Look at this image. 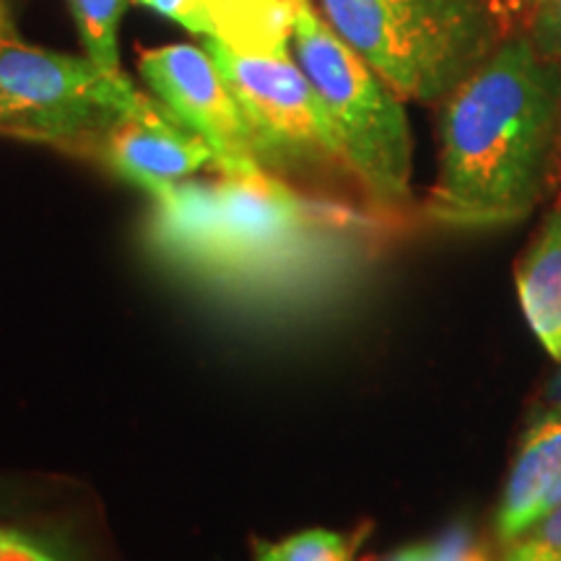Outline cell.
Masks as SVG:
<instances>
[{
    "instance_id": "1",
    "label": "cell",
    "mask_w": 561,
    "mask_h": 561,
    "mask_svg": "<svg viewBox=\"0 0 561 561\" xmlns=\"http://www.w3.org/2000/svg\"><path fill=\"white\" fill-rule=\"evenodd\" d=\"M426 216L453 229L523 221L543 198L561 121V68L510 39L442 100Z\"/></svg>"
},
{
    "instance_id": "2",
    "label": "cell",
    "mask_w": 561,
    "mask_h": 561,
    "mask_svg": "<svg viewBox=\"0 0 561 561\" xmlns=\"http://www.w3.org/2000/svg\"><path fill=\"white\" fill-rule=\"evenodd\" d=\"M364 219L341 201L294 191L268 172L185 180L153 198V255L216 291L284 294L343 255Z\"/></svg>"
},
{
    "instance_id": "3",
    "label": "cell",
    "mask_w": 561,
    "mask_h": 561,
    "mask_svg": "<svg viewBox=\"0 0 561 561\" xmlns=\"http://www.w3.org/2000/svg\"><path fill=\"white\" fill-rule=\"evenodd\" d=\"M320 13L401 100L442 102L496 50L481 0H320Z\"/></svg>"
},
{
    "instance_id": "4",
    "label": "cell",
    "mask_w": 561,
    "mask_h": 561,
    "mask_svg": "<svg viewBox=\"0 0 561 561\" xmlns=\"http://www.w3.org/2000/svg\"><path fill=\"white\" fill-rule=\"evenodd\" d=\"M291 53L318 91L341 149L377 210L411 201L413 144L401 96L364 62L310 0H297Z\"/></svg>"
},
{
    "instance_id": "5",
    "label": "cell",
    "mask_w": 561,
    "mask_h": 561,
    "mask_svg": "<svg viewBox=\"0 0 561 561\" xmlns=\"http://www.w3.org/2000/svg\"><path fill=\"white\" fill-rule=\"evenodd\" d=\"M144 100L125 73L21 39L0 0V136L96 161L110 130Z\"/></svg>"
},
{
    "instance_id": "6",
    "label": "cell",
    "mask_w": 561,
    "mask_h": 561,
    "mask_svg": "<svg viewBox=\"0 0 561 561\" xmlns=\"http://www.w3.org/2000/svg\"><path fill=\"white\" fill-rule=\"evenodd\" d=\"M206 50L240 104L263 172L322 201H339L343 182L359 187L318 91L291 50L248 55L214 37H206Z\"/></svg>"
},
{
    "instance_id": "7",
    "label": "cell",
    "mask_w": 561,
    "mask_h": 561,
    "mask_svg": "<svg viewBox=\"0 0 561 561\" xmlns=\"http://www.w3.org/2000/svg\"><path fill=\"white\" fill-rule=\"evenodd\" d=\"M138 68L153 96L210 146L216 170L231 178L263 172L240 104L208 50L193 45L157 47L140 53Z\"/></svg>"
},
{
    "instance_id": "8",
    "label": "cell",
    "mask_w": 561,
    "mask_h": 561,
    "mask_svg": "<svg viewBox=\"0 0 561 561\" xmlns=\"http://www.w3.org/2000/svg\"><path fill=\"white\" fill-rule=\"evenodd\" d=\"M96 161L151 198L185 182L201 167H216L206 140L149 94L110 130Z\"/></svg>"
},
{
    "instance_id": "9",
    "label": "cell",
    "mask_w": 561,
    "mask_h": 561,
    "mask_svg": "<svg viewBox=\"0 0 561 561\" xmlns=\"http://www.w3.org/2000/svg\"><path fill=\"white\" fill-rule=\"evenodd\" d=\"M561 479V411L551 409L525 432L504 486L496 533L504 543H515L543 517L546 500Z\"/></svg>"
},
{
    "instance_id": "10",
    "label": "cell",
    "mask_w": 561,
    "mask_h": 561,
    "mask_svg": "<svg viewBox=\"0 0 561 561\" xmlns=\"http://www.w3.org/2000/svg\"><path fill=\"white\" fill-rule=\"evenodd\" d=\"M201 34L237 53L273 55L291 50L297 0H193Z\"/></svg>"
},
{
    "instance_id": "11",
    "label": "cell",
    "mask_w": 561,
    "mask_h": 561,
    "mask_svg": "<svg viewBox=\"0 0 561 561\" xmlns=\"http://www.w3.org/2000/svg\"><path fill=\"white\" fill-rule=\"evenodd\" d=\"M515 284L530 331L561 362V210L549 216L525 252Z\"/></svg>"
},
{
    "instance_id": "12",
    "label": "cell",
    "mask_w": 561,
    "mask_h": 561,
    "mask_svg": "<svg viewBox=\"0 0 561 561\" xmlns=\"http://www.w3.org/2000/svg\"><path fill=\"white\" fill-rule=\"evenodd\" d=\"M79 24L83 47L89 60L104 73L123 76L121 53H117V26L125 9V0H68Z\"/></svg>"
},
{
    "instance_id": "13",
    "label": "cell",
    "mask_w": 561,
    "mask_h": 561,
    "mask_svg": "<svg viewBox=\"0 0 561 561\" xmlns=\"http://www.w3.org/2000/svg\"><path fill=\"white\" fill-rule=\"evenodd\" d=\"M255 561H354V543L331 530H305L278 543H255Z\"/></svg>"
},
{
    "instance_id": "14",
    "label": "cell",
    "mask_w": 561,
    "mask_h": 561,
    "mask_svg": "<svg viewBox=\"0 0 561 561\" xmlns=\"http://www.w3.org/2000/svg\"><path fill=\"white\" fill-rule=\"evenodd\" d=\"M468 549H471V533L466 528H453L439 541L405 546V549L392 553L388 561H462Z\"/></svg>"
},
{
    "instance_id": "15",
    "label": "cell",
    "mask_w": 561,
    "mask_h": 561,
    "mask_svg": "<svg viewBox=\"0 0 561 561\" xmlns=\"http://www.w3.org/2000/svg\"><path fill=\"white\" fill-rule=\"evenodd\" d=\"M538 50L549 58H561V0H543L536 16Z\"/></svg>"
},
{
    "instance_id": "16",
    "label": "cell",
    "mask_w": 561,
    "mask_h": 561,
    "mask_svg": "<svg viewBox=\"0 0 561 561\" xmlns=\"http://www.w3.org/2000/svg\"><path fill=\"white\" fill-rule=\"evenodd\" d=\"M517 541H528L546 553H551L553 559L561 561V504L546 512V515L538 520L533 528L525 533Z\"/></svg>"
},
{
    "instance_id": "17",
    "label": "cell",
    "mask_w": 561,
    "mask_h": 561,
    "mask_svg": "<svg viewBox=\"0 0 561 561\" xmlns=\"http://www.w3.org/2000/svg\"><path fill=\"white\" fill-rule=\"evenodd\" d=\"M0 561H58L53 553L13 530H0Z\"/></svg>"
},
{
    "instance_id": "18",
    "label": "cell",
    "mask_w": 561,
    "mask_h": 561,
    "mask_svg": "<svg viewBox=\"0 0 561 561\" xmlns=\"http://www.w3.org/2000/svg\"><path fill=\"white\" fill-rule=\"evenodd\" d=\"M140 5H149L151 11L161 13V16L178 21V24L185 26L187 32L201 34V21L198 13L193 9V0H136Z\"/></svg>"
},
{
    "instance_id": "19",
    "label": "cell",
    "mask_w": 561,
    "mask_h": 561,
    "mask_svg": "<svg viewBox=\"0 0 561 561\" xmlns=\"http://www.w3.org/2000/svg\"><path fill=\"white\" fill-rule=\"evenodd\" d=\"M504 561H557V559L528 541H515V546H512L507 557H504Z\"/></svg>"
},
{
    "instance_id": "20",
    "label": "cell",
    "mask_w": 561,
    "mask_h": 561,
    "mask_svg": "<svg viewBox=\"0 0 561 561\" xmlns=\"http://www.w3.org/2000/svg\"><path fill=\"white\" fill-rule=\"evenodd\" d=\"M549 403L551 409L561 411V369L557 371V377L551 380V388H549Z\"/></svg>"
},
{
    "instance_id": "21",
    "label": "cell",
    "mask_w": 561,
    "mask_h": 561,
    "mask_svg": "<svg viewBox=\"0 0 561 561\" xmlns=\"http://www.w3.org/2000/svg\"><path fill=\"white\" fill-rule=\"evenodd\" d=\"M462 561H491V559L486 549H481V546H471L466 557H462Z\"/></svg>"
},
{
    "instance_id": "22",
    "label": "cell",
    "mask_w": 561,
    "mask_h": 561,
    "mask_svg": "<svg viewBox=\"0 0 561 561\" xmlns=\"http://www.w3.org/2000/svg\"><path fill=\"white\" fill-rule=\"evenodd\" d=\"M557 504H561V479L557 481V486H553V489H551L549 500H546V512H549V510H553V507H557ZM546 512H543V515H546Z\"/></svg>"
}]
</instances>
